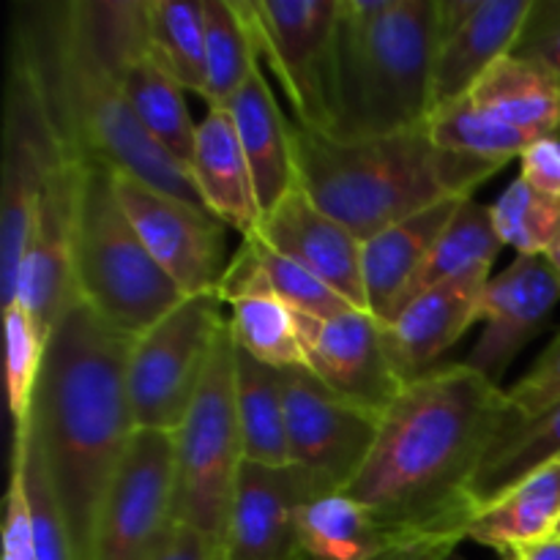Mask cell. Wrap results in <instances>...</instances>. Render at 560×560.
Wrapping results in <instances>:
<instances>
[{
    "mask_svg": "<svg viewBox=\"0 0 560 560\" xmlns=\"http://www.w3.org/2000/svg\"><path fill=\"white\" fill-rule=\"evenodd\" d=\"M509 427L506 392L468 364L416 377L383 413L370 459L345 495L399 539L459 534L479 506L474 485Z\"/></svg>",
    "mask_w": 560,
    "mask_h": 560,
    "instance_id": "obj_1",
    "label": "cell"
},
{
    "mask_svg": "<svg viewBox=\"0 0 560 560\" xmlns=\"http://www.w3.org/2000/svg\"><path fill=\"white\" fill-rule=\"evenodd\" d=\"M129 350L131 337L74 299L49 331L25 419L63 512L74 560H91L98 509L137 432L126 386Z\"/></svg>",
    "mask_w": 560,
    "mask_h": 560,
    "instance_id": "obj_2",
    "label": "cell"
},
{
    "mask_svg": "<svg viewBox=\"0 0 560 560\" xmlns=\"http://www.w3.org/2000/svg\"><path fill=\"white\" fill-rule=\"evenodd\" d=\"M9 55L31 74L71 159H93L206 208L191 175L142 129L113 71L88 44L71 0L16 3Z\"/></svg>",
    "mask_w": 560,
    "mask_h": 560,
    "instance_id": "obj_3",
    "label": "cell"
},
{
    "mask_svg": "<svg viewBox=\"0 0 560 560\" xmlns=\"http://www.w3.org/2000/svg\"><path fill=\"white\" fill-rule=\"evenodd\" d=\"M299 186L364 244L372 235L476 186L503 164L438 148L424 129L372 140H334L293 120Z\"/></svg>",
    "mask_w": 560,
    "mask_h": 560,
    "instance_id": "obj_4",
    "label": "cell"
},
{
    "mask_svg": "<svg viewBox=\"0 0 560 560\" xmlns=\"http://www.w3.org/2000/svg\"><path fill=\"white\" fill-rule=\"evenodd\" d=\"M438 0H339L331 49L334 140L424 129L435 109Z\"/></svg>",
    "mask_w": 560,
    "mask_h": 560,
    "instance_id": "obj_5",
    "label": "cell"
},
{
    "mask_svg": "<svg viewBox=\"0 0 560 560\" xmlns=\"http://www.w3.org/2000/svg\"><path fill=\"white\" fill-rule=\"evenodd\" d=\"M74 288L77 299L131 339L186 299L126 217L115 170L93 159L77 162Z\"/></svg>",
    "mask_w": 560,
    "mask_h": 560,
    "instance_id": "obj_6",
    "label": "cell"
},
{
    "mask_svg": "<svg viewBox=\"0 0 560 560\" xmlns=\"http://www.w3.org/2000/svg\"><path fill=\"white\" fill-rule=\"evenodd\" d=\"M175 523L200 530L222 550L235 481L244 465L235 410V339L224 323L200 388L173 432Z\"/></svg>",
    "mask_w": 560,
    "mask_h": 560,
    "instance_id": "obj_7",
    "label": "cell"
},
{
    "mask_svg": "<svg viewBox=\"0 0 560 560\" xmlns=\"http://www.w3.org/2000/svg\"><path fill=\"white\" fill-rule=\"evenodd\" d=\"M222 306L217 293L186 295L131 339L126 386L137 430L170 435L178 430L206 375L219 328L228 323Z\"/></svg>",
    "mask_w": 560,
    "mask_h": 560,
    "instance_id": "obj_8",
    "label": "cell"
},
{
    "mask_svg": "<svg viewBox=\"0 0 560 560\" xmlns=\"http://www.w3.org/2000/svg\"><path fill=\"white\" fill-rule=\"evenodd\" d=\"M69 151L55 135L42 96L25 66L9 55L3 109V186H0V299L14 304L16 277L38 195Z\"/></svg>",
    "mask_w": 560,
    "mask_h": 560,
    "instance_id": "obj_9",
    "label": "cell"
},
{
    "mask_svg": "<svg viewBox=\"0 0 560 560\" xmlns=\"http://www.w3.org/2000/svg\"><path fill=\"white\" fill-rule=\"evenodd\" d=\"M175 528L173 435L137 430L98 509L91 560H156Z\"/></svg>",
    "mask_w": 560,
    "mask_h": 560,
    "instance_id": "obj_10",
    "label": "cell"
},
{
    "mask_svg": "<svg viewBox=\"0 0 560 560\" xmlns=\"http://www.w3.org/2000/svg\"><path fill=\"white\" fill-rule=\"evenodd\" d=\"M279 372L290 465L304 470L317 495L345 492L375 448L381 416L345 402L306 366Z\"/></svg>",
    "mask_w": 560,
    "mask_h": 560,
    "instance_id": "obj_11",
    "label": "cell"
},
{
    "mask_svg": "<svg viewBox=\"0 0 560 560\" xmlns=\"http://www.w3.org/2000/svg\"><path fill=\"white\" fill-rule=\"evenodd\" d=\"M257 55L284 88L295 124L331 126V49L339 0H244Z\"/></svg>",
    "mask_w": 560,
    "mask_h": 560,
    "instance_id": "obj_12",
    "label": "cell"
},
{
    "mask_svg": "<svg viewBox=\"0 0 560 560\" xmlns=\"http://www.w3.org/2000/svg\"><path fill=\"white\" fill-rule=\"evenodd\" d=\"M120 206L156 266L184 295L217 293L228 271V224L211 211L115 173Z\"/></svg>",
    "mask_w": 560,
    "mask_h": 560,
    "instance_id": "obj_13",
    "label": "cell"
},
{
    "mask_svg": "<svg viewBox=\"0 0 560 560\" xmlns=\"http://www.w3.org/2000/svg\"><path fill=\"white\" fill-rule=\"evenodd\" d=\"M295 320L306 370L315 372L345 402L383 419L405 388L388 359L383 323L370 310H348L334 317L295 312Z\"/></svg>",
    "mask_w": 560,
    "mask_h": 560,
    "instance_id": "obj_14",
    "label": "cell"
},
{
    "mask_svg": "<svg viewBox=\"0 0 560 560\" xmlns=\"http://www.w3.org/2000/svg\"><path fill=\"white\" fill-rule=\"evenodd\" d=\"M77 162L58 164L38 195L27 233L25 255L16 277L14 304L25 310L47 339L66 306L77 299L74 288V206Z\"/></svg>",
    "mask_w": 560,
    "mask_h": 560,
    "instance_id": "obj_15",
    "label": "cell"
},
{
    "mask_svg": "<svg viewBox=\"0 0 560 560\" xmlns=\"http://www.w3.org/2000/svg\"><path fill=\"white\" fill-rule=\"evenodd\" d=\"M317 490L295 465H241L219 560H306L299 545V509Z\"/></svg>",
    "mask_w": 560,
    "mask_h": 560,
    "instance_id": "obj_16",
    "label": "cell"
},
{
    "mask_svg": "<svg viewBox=\"0 0 560 560\" xmlns=\"http://www.w3.org/2000/svg\"><path fill=\"white\" fill-rule=\"evenodd\" d=\"M560 301V277L547 257H514L512 266L487 282L481 295L485 323L465 364L498 383L520 350L545 328Z\"/></svg>",
    "mask_w": 560,
    "mask_h": 560,
    "instance_id": "obj_17",
    "label": "cell"
},
{
    "mask_svg": "<svg viewBox=\"0 0 560 560\" xmlns=\"http://www.w3.org/2000/svg\"><path fill=\"white\" fill-rule=\"evenodd\" d=\"M490 268L479 266L438 288L427 290L419 299L410 301L402 312L383 323L388 359L394 372L408 386L416 377L438 370L452 345L459 342L465 331L479 320L481 295L490 282Z\"/></svg>",
    "mask_w": 560,
    "mask_h": 560,
    "instance_id": "obj_18",
    "label": "cell"
},
{
    "mask_svg": "<svg viewBox=\"0 0 560 560\" xmlns=\"http://www.w3.org/2000/svg\"><path fill=\"white\" fill-rule=\"evenodd\" d=\"M255 238L315 273L355 310H366L361 241L337 219L323 213L301 186L262 213Z\"/></svg>",
    "mask_w": 560,
    "mask_h": 560,
    "instance_id": "obj_19",
    "label": "cell"
},
{
    "mask_svg": "<svg viewBox=\"0 0 560 560\" xmlns=\"http://www.w3.org/2000/svg\"><path fill=\"white\" fill-rule=\"evenodd\" d=\"M217 295L230 306L228 323L241 350L273 370L306 366L295 310L273 293L246 241L230 260Z\"/></svg>",
    "mask_w": 560,
    "mask_h": 560,
    "instance_id": "obj_20",
    "label": "cell"
},
{
    "mask_svg": "<svg viewBox=\"0 0 560 560\" xmlns=\"http://www.w3.org/2000/svg\"><path fill=\"white\" fill-rule=\"evenodd\" d=\"M536 0H479L474 14L446 36H438L435 107L463 98L476 82L514 52Z\"/></svg>",
    "mask_w": 560,
    "mask_h": 560,
    "instance_id": "obj_21",
    "label": "cell"
},
{
    "mask_svg": "<svg viewBox=\"0 0 560 560\" xmlns=\"http://www.w3.org/2000/svg\"><path fill=\"white\" fill-rule=\"evenodd\" d=\"M189 175L202 206L219 222L238 230L241 238H252L257 233L262 211L255 178L228 107H208L206 118L197 124Z\"/></svg>",
    "mask_w": 560,
    "mask_h": 560,
    "instance_id": "obj_22",
    "label": "cell"
},
{
    "mask_svg": "<svg viewBox=\"0 0 560 560\" xmlns=\"http://www.w3.org/2000/svg\"><path fill=\"white\" fill-rule=\"evenodd\" d=\"M230 118L238 131L241 148L255 178L260 211H271L288 191L299 186L293 151V120L284 118L262 69L228 102Z\"/></svg>",
    "mask_w": 560,
    "mask_h": 560,
    "instance_id": "obj_23",
    "label": "cell"
},
{
    "mask_svg": "<svg viewBox=\"0 0 560 560\" xmlns=\"http://www.w3.org/2000/svg\"><path fill=\"white\" fill-rule=\"evenodd\" d=\"M468 197H452L383 233L372 235L361 244V273H364L366 310L381 323H388L394 315L399 295L416 277L421 262L427 260L432 246L448 228L454 213Z\"/></svg>",
    "mask_w": 560,
    "mask_h": 560,
    "instance_id": "obj_24",
    "label": "cell"
},
{
    "mask_svg": "<svg viewBox=\"0 0 560 560\" xmlns=\"http://www.w3.org/2000/svg\"><path fill=\"white\" fill-rule=\"evenodd\" d=\"M474 107L530 140H560V77L523 55L498 60L468 93Z\"/></svg>",
    "mask_w": 560,
    "mask_h": 560,
    "instance_id": "obj_25",
    "label": "cell"
},
{
    "mask_svg": "<svg viewBox=\"0 0 560 560\" xmlns=\"http://www.w3.org/2000/svg\"><path fill=\"white\" fill-rule=\"evenodd\" d=\"M560 520V459L545 465L517 487L487 503L474 520L468 539L512 560L523 547L556 536Z\"/></svg>",
    "mask_w": 560,
    "mask_h": 560,
    "instance_id": "obj_26",
    "label": "cell"
},
{
    "mask_svg": "<svg viewBox=\"0 0 560 560\" xmlns=\"http://www.w3.org/2000/svg\"><path fill=\"white\" fill-rule=\"evenodd\" d=\"M295 523L306 560H372L377 552L402 541L345 492L304 503Z\"/></svg>",
    "mask_w": 560,
    "mask_h": 560,
    "instance_id": "obj_27",
    "label": "cell"
},
{
    "mask_svg": "<svg viewBox=\"0 0 560 560\" xmlns=\"http://www.w3.org/2000/svg\"><path fill=\"white\" fill-rule=\"evenodd\" d=\"M235 410L244 459L257 465H290L282 372L262 364L235 345Z\"/></svg>",
    "mask_w": 560,
    "mask_h": 560,
    "instance_id": "obj_28",
    "label": "cell"
},
{
    "mask_svg": "<svg viewBox=\"0 0 560 560\" xmlns=\"http://www.w3.org/2000/svg\"><path fill=\"white\" fill-rule=\"evenodd\" d=\"M501 249L503 244L501 238H498L495 222H492V208L481 206L479 200L468 197V200L459 206V211L454 213L448 228L443 230L438 244L430 249L427 260L421 262L416 277L410 279L405 293L399 295L397 306H394V315L402 312L405 306L413 299H419L421 293L448 282V279L459 277V273L470 271V268L492 266Z\"/></svg>",
    "mask_w": 560,
    "mask_h": 560,
    "instance_id": "obj_29",
    "label": "cell"
},
{
    "mask_svg": "<svg viewBox=\"0 0 560 560\" xmlns=\"http://www.w3.org/2000/svg\"><path fill=\"white\" fill-rule=\"evenodd\" d=\"M208 107H228L230 98L260 69L255 31L244 0H206Z\"/></svg>",
    "mask_w": 560,
    "mask_h": 560,
    "instance_id": "obj_30",
    "label": "cell"
},
{
    "mask_svg": "<svg viewBox=\"0 0 560 560\" xmlns=\"http://www.w3.org/2000/svg\"><path fill=\"white\" fill-rule=\"evenodd\" d=\"M556 459H560V402L536 419L506 430L492 446L474 485L479 512Z\"/></svg>",
    "mask_w": 560,
    "mask_h": 560,
    "instance_id": "obj_31",
    "label": "cell"
},
{
    "mask_svg": "<svg viewBox=\"0 0 560 560\" xmlns=\"http://www.w3.org/2000/svg\"><path fill=\"white\" fill-rule=\"evenodd\" d=\"M148 42L184 91L206 93V0H148Z\"/></svg>",
    "mask_w": 560,
    "mask_h": 560,
    "instance_id": "obj_32",
    "label": "cell"
},
{
    "mask_svg": "<svg viewBox=\"0 0 560 560\" xmlns=\"http://www.w3.org/2000/svg\"><path fill=\"white\" fill-rule=\"evenodd\" d=\"M427 135L443 151L485 159V162L503 164V167L512 159L523 156L525 148L534 145V140L525 137L523 131L512 129V126L501 124L492 115L474 107L468 96L454 98V102L432 109L430 120H427Z\"/></svg>",
    "mask_w": 560,
    "mask_h": 560,
    "instance_id": "obj_33",
    "label": "cell"
},
{
    "mask_svg": "<svg viewBox=\"0 0 560 560\" xmlns=\"http://www.w3.org/2000/svg\"><path fill=\"white\" fill-rule=\"evenodd\" d=\"M11 468L20 474L25 490L27 509H31L33 541H36V560H74L69 528L63 512L58 506L42 452L33 438L31 427L22 424L14 430V448H11Z\"/></svg>",
    "mask_w": 560,
    "mask_h": 560,
    "instance_id": "obj_34",
    "label": "cell"
},
{
    "mask_svg": "<svg viewBox=\"0 0 560 560\" xmlns=\"http://www.w3.org/2000/svg\"><path fill=\"white\" fill-rule=\"evenodd\" d=\"M492 222L503 246L523 257H547L560 241V197L541 195L523 178L492 202Z\"/></svg>",
    "mask_w": 560,
    "mask_h": 560,
    "instance_id": "obj_35",
    "label": "cell"
},
{
    "mask_svg": "<svg viewBox=\"0 0 560 560\" xmlns=\"http://www.w3.org/2000/svg\"><path fill=\"white\" fill-rule=\"evenodd\" d=\"M246 246L252 249L255 255L257 268L262 271L266 282L271 284L273 293L279 299L288 301L295 312L301 315H312V317H334V315H342V312L355 310L350 301H345L337 290L328 288L323 279H317L315 273L301 268L299 262L288 260L284 255L273 252L271 246L262 244L260 238H244Z\"/></svg>",
    "mask_w": 560,
    "mask_h": 560,
    "instance_id": "obj_36",
    "label": "cell"
},
{
    "mask_svg": "<svg viewBox=\"0 0 560 560\" xmlns=\"http://www.w3.org/2000/svg\"><path fill=\"white\" fill-rule=\"evenodd\" d=\"M5 315V383H9V408L14 419V430L25 424L31 413L33 394H36L38 375L44 364L47 339L42 337L33 317L20 306L3 310Z\"/></svg>",
    "mask_w": 560,
    "mask_h": 560,
    "instance_id": "obj_37",
    "label": "cell"
},
{
    "mask_svg": "<svg viewBox=\"0 0 560 560\" xmlns=\"http://www.w3.org/2000/svg\"><path fill=\"white\" fill-rule=\"evenodd\" d=\"M509 399V427L525 424L536 419L552 405L560 402V334L550 342V348L536 359L528 375L520 377L512 388H506Z\"/></svg>",
    "mask_w": 560,
    "mask_h": 560,
    "instance_id": "obj_38",
    "label": "cell"
},
{
    "mask_svg": "<svg viewBox=\"0 0 560 560\" xmlns=\"http://www.w3.org/2000/svg\"><path fill=\"white\" fill-rule=\"evenodd\" d=\"M514 55L539 60L560 77V0H536Z\"/></svg>",
    "mask_w": 560,
    "mask_h": 560,
    "instance_id": "obj_39",
    "label": "cell"
},
{
    "mask_svg": "<svg viewBox=\"0 0 560 560\" xmlns=\"http://www.w3.org/2000/svg\"><path fill=\"white\" fill-rule=\"evenodd\" d=\"M3 560H36V541H33L31 509H27L22 479L11 468L9 492H5V520H3Z\"/></svg>",
    "mask_w": 560,
    "mask_h": 560,
    "instance_id": "obj_40",
    "label": "cell"
},
{
    "mask_svg": "<svg viewBox=\"0 0 560 560\" xmlns=\"http://www.w3.org/2000/svg\"><path fill=\"white\" fill-rule=\"evenodd\" d=\"M520 178L541 195L560 197V140H536L520 156Z\"/></svg>",
    "mask_w": 560,
    "mask_h": 560,
    "instance_id": "obj_41",
    "label": "cell"
},
{
    "mask_svg": "<svg viewBox=\"0 0 560 560\" xmlns=\"http://www.w3.org/2000/svg\"><path fill=\"white\" fill-rule=\"evenodd\" d=\"M465 536H410V539L397 541L388 550L377 552L372 560H448L459 547Z\"/></svg>",
    "mask_w": 560,
    "mask_h": 560,
    "instance_id": "obj_42",
    "label": "cell"
},
{
    "mask_svg": "<svg viewBox=\"0 0 560 560\" xmlns=\"http://www.w3.org/2000/svg\"><path fill=\"white\" fill-rule=\"evenodd\" d=\"M156 560H219V545L202 536L200 530L178 525Z\"/></svg>",
    "mask_w": 560,
    "mask_h": 560,
    "instance_id": "obj_43",
    "label": "cell"
},
{
    "mask_svg": "<svg viewBox=\"0 0 560 560\" xmlns=\"http://www.w3.org/2000/svg\"><path fill=\"white\" fill-rule=\"evenodd\" d=\"M512 560H560V536L523 547Z\"/></svg>",
    "mask_w": 560,
    "mask_h": 560,
    "instance_id": "obj_44",
    "label": "cell"
},
{
    "mask_svg": "<svg viewBox=\"0 0 560 560\" xmlns=\"http://www.w3.org/2000/svg\"><path fill=\"white\" fill-rule=\"evenodd\" d=\"M547 260H550V266L556 268V273L560 277V241L556 244V249H552L550 255H547Z\"/></svg>",
    "mask_w": 560,
    "mask_h": 560,
    "instance_id": "obj_45",
    "label": "cell"
},
{
    "mask_svg": "<svg viewBox=\"0 0 560 560\" xmlns=\"http://www.w3.org/2000/svg\"><path fill=\"white\" fill-rule=\"evenodd\" d=\"M556 536H560V520H558V528H556Z\"/></svg>",
    "mask_w": 560,
    "mask_h": 560,
    "instance_id": "obj_46",
    "label": "cell"
}]
</instances>
